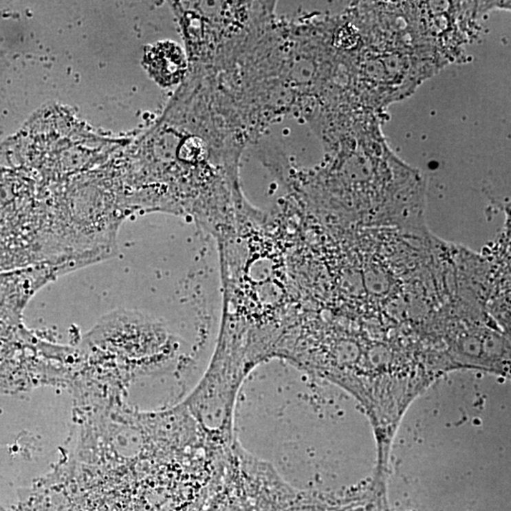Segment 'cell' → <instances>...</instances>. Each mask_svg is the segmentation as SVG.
<instances>
[{"label":"cell","instance_id":"cell-1","mask_svg":"<svg viewBox=\"0 0 511 511\" xmlns=\"http://www.w3.org/2000/svg\"><path fill=\"white\" fill-rule=\"evenodd\" d=\"M144 64L151 76L163 87L180 83L187 69L182 49L170 41L157 42L148 47Z\"/></svg>","mask_w":511,"mask_h":511},{"label":"cell","instance_id":"cell-3","mask_svg":"<svg viewBox=\"0 0 511 511\" xmlns=\"http://www.w3.org/2000/svg\"><path fill=\"white\" fill-rule=\"evenodd\" d=\"M206 149L203 142L196 138H191L184 143L181 148L180 155L184 160L187 161L202 160L205 155Z\"/></svg>","mask_w":511,"mask_h":511},{"label":"cell","instance_id":"cell-2","mask_svg":"<svg viewBox=\"0 0 511 511\" xmlns=\"http://www.w3.org/2000/svg\"><path fill=\"white\" fill-rule=\"evenodd\" d=\"M203 511H246L239 503L232 493L224 485L221 480V485L213 496Z\"/></svg>","mask_w":511,"mask_h":511}]
</instances>
